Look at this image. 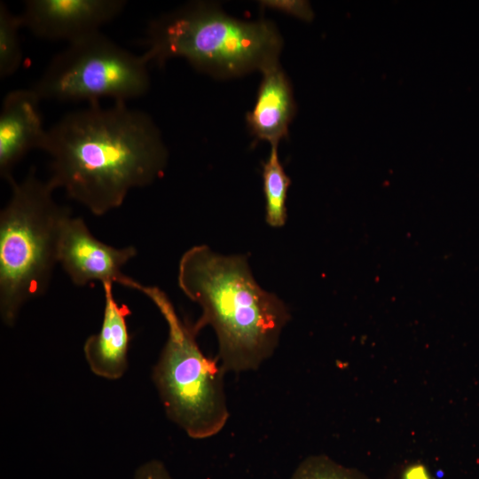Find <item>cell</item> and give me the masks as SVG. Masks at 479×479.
<instances>
[{"label":"cell","instance_id":"obj_1","mask_svg":"<svg viewBox=\"0 0 479 479\" xmlns=\"http://www.w3.org/2000/svg\"><path fill=\"white\" fill-rule=\"evenodd\" d=\"M43 151L51 156V186L95 216L118 208L130 190L159 178L168 159L153 120L125 102L66 114L47 130Z\"/></svg>","mask_w":479,"mask_h":479},{"label":"cell","instance_id":"obj_2","mask_svg":"<svg viewBox=\"0 0 479 479\" xmlns=\"http://www.w3.org/2000/svg\"><path fill=\"white\" fill-rule=\"evenodd\" d=\"M177 283L201 308L192 324L198 334L206 326L216 333L223 370L258 369L274 353L290 319L287 306L254 279L246 255H222L207 245L185 251L178 264Z\"/></svg>","mask_w":479,"mask_h":479},{"label":"cell","instance_id":"obj_3","mask_svg":"<svg viewBox=\"0 0 479 479\" xmlns=\"http://www.w3.org/2000/svg\"><path fill=\"white\" fill-rule=\"evenodd\" d=\"M145 44L147 64L180 57L200 70L232 76L279 62L282 38L269 20L244 21L195 3L153 20Z\"/></svg>","mask_w":479,"mask_h":479},{"label":"cell","instance_id":"obj_4","mask_svg":"<svg viewBox=\"0 0 479 479\" xmlns=\"http://www.w3.org/2000/svg\"><path fill=\"white\" fill-rule=\"evenodd\" d=\"M10 185L11 197L0 212V316L12 326L25 303L46 293L71 210L55 200V189L34 169Z\"/></svg>","mask_w":479,"mask_h":479},{"label":"cell","instance_id":"obj_5","mask_svg":"<svg viewBox=\"0 0 479 479\" xmlns=\"http://www.w3.org/2000/svg\"><path fill=\"white\" fill-rule=\"evenodd\" d=\"M168 326L167 341L153 368L152 378L168 418L192 439L217 435L226 425L224 374L216 359L204 355L192 324L184 322L167 294L142 286Z\"/></svg>","mask_w":479,"mask_h":479},{"label":"cell","instance_id":"obj_6","mask_svg":"<svg viewBox=\"0 0 479 479\" xmlns=\"http://www.w3.org/2000/svg\"><path fill=\"white\" fill-rule=\"evenodd\" d=\"M147 65L99 31L68 43L32 89L41 99L125 102L148 90Z\"/></svg>","mask_w":479,"mask_h":479},{"label":"cell","instance_id":"obj_7","mask_svg":"<svg viewBox=\"0 0 479 479\" xmlns=\"http://www.w3.org/2000/svg\"><path fill=\"white\" fill-rule=\"evenodd\" d=\"M137 255L134 246L119 248L98 240L82 217L71 215L62 224L58 263L78 287L99 281L140 292L143 285L122 272V268Z\"/></svg>","mask_w":479,"mask_h":479},{"label":"cell","instance_id":"obj_8","mask_svg":"<svg viewBox=\"0 0 479 479\" xmlns=\"http://www.w3.org/2000/svg\"><path fill=\"white\" fill-rule=\"evenodd\" d=\"M125 5L123 0H28L20 16L36 36L70 43L99 32Z\"/></svg>","mask_w":479,"mask_h":479},{"label":"cell","instance_id":"obj_9","mask_svg":"<svg viewBox=\"0 0 479 479\" xmlns=\"http://www.w3.org/2000/svg\"><path fill=\"white\" fill-rule=\"evenodd\" d=\"M42 99L31 89L7 93L0 114V176L7 183L13 169L31 150H43L47 130L43 128L39 104Z\"/></svg>","mask_w":479,"mask_h":479},{"label":"cell","instance_id":"obj_10","mask_svg":"<svg viewBox=\"0 0 479 479\" xmlns=\"http://www.w3.org/2000/svg\"><path fill=\"white\" fill-rule=\"evenodd\" d=\"M112 283H103L105 298L101 327L89 336L83 344V353L90 371L106 380L122 378L128 368L130 334L127 317L130 311L125 304H118L113 294Z\"/></svg>","mask_w":479,"mask_h":479},{"label":"cell","instance_id":"obj_11","mask_svg":"<svg viewBox=\"0 0 479 479\" xmlns=\"http://www.w3.org/2000/svg\"><path fill=\"white\" fill-rule=\"evenodd\" d=\"M262 73L256 100L247 114V123L255 139L278 145L288 137V127L294 114L292 88L279 62Z\"/></svg>","mask_w":479,"mask_h":479},{"label":"cell","instance_id":"obj_12","mask_svg":"<svg viewBox=\"0 0 479 479\" xmlns=\"http://www.w3.org/2000/svg\"><path fill=\"white\" fill-rule=\"evenodd\" d=\"M271 152L263 166V192L266 203V222L278 228L287 219L286 199L290 179L286 174L278 155V145H271Z\"/></svg>","mask_w":479,"mask_h":479},{"label":"cell","instance_id":"obj_13","mask_svg":"<svg viewBox=\"0 0 479 479\" xmlns=\"http://www.w3.org/2000/svg\"><path fill=\"white\" fill-rule=\"evenodd\" d=\"M23 27L20 15L12 13L0 3V77L12 75L22 61L20 28Z\"/></svg>","mask_w":479,"mask_h":479},{"label":"cell","instance_id":"obj_14","mask_svg":"<svg viewBox=\"0 0 479 479\" xmlns=\"http://www.w3.org/2000/svg\"><path fill=\"white\" fill-rule=\"evenodd\" d=\"M289 479H371L357 468L345 467L325 454L306 457Z\"/></svg>","mask_w":479,"mask_h":479},{"label":"cell","instance_id":"obj_15","mask_svg":"<svg viewBox=\"0 0 479 479\" xmlns=\"http://www.w3.org/2000/svg\"><path fill=\"white\" fill-rule=\"evenodd\" d=\"M263 8L272 9L296 18L309 20L312 17L310 5L301 0H263L260 1Z\"/></svg>","mask_w":479,"mask_h":479},{"label":"cell","instance_id":"obj_16","mask_svg":"<svg viewBox=\"0 0 479 479\" xmlns=\"http://www.w3.org/2000/svg\"><path fill=\"white\" fill-rule=\"evenodd\" d=\"M134 479H174L166 466L158 459L141 464L135 471Z\"/></svg>","mask_w":479,"mask_h":479},{"label":"cell","instance_id":"obj_17","mask_svg":"<svg viewBox=\"0 0 479 479\" xmlns=\"http://www.w3.org/2000/svg\"><path fill=\"white\" fill-rule=\"evenodd\" d=\"M399 479H433L428 467L421 462L415 461L404 466Z\"/></svg>","mask_w":479,"mask_h":479}]
</instances>
